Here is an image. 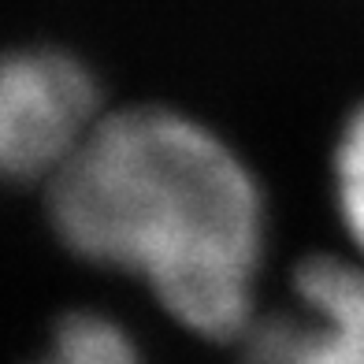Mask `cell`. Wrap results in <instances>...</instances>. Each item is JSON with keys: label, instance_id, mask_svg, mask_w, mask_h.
I'll use <instances>...</instances> for the list:
<instances>
[{"label": "cell", "instance_id": "5b68a950", "mask_svg": "<svg viewBox=\"0 0 364 364\" xmlns=\"http://www.w3.org/2000/svg\"><path fill=\"white\" fill-rule=\"evenodd\" d=\"M331 193L342 230L364 260V105H357L335 138L331 153Z\"/></svg>", "mask_w": 364, "mask_h": 364}, {"label": "cell", "instance_id": "7a4b0ae2", "mask_svg": "<svg viewBox=\"0 0 364 364\" xmlns=\"http://www.w3.org/2000/svg\"><path fill=\"white\" fill-rule=\"evenodd\" d=\"M108 115L101 82L68 48L23 45L0 56V178L48 186Z\"/></svg>", "mask_w": 364, "mask_h": 364}, {"label": "cell", "instance_id": "277c9868", "mask_svg": "<svg viewBox=\"0 0 364 364\" xmlns=\"http://www.w3.org/2000/svg\"><path fill=\"white\" fill-rule=\"evenodd\" d=\"M30 364H145L130 327L105 312H68L48 335L45 350Z\"/></svg>", "mask_w": 364, "mask_h": 364}, {"label": "cell", "instance_id": "6da1fadb", "mask_svg": "<svg viewBox=\"0 0 364 364\" xmlns=\"http://www.w3.org/2000/svg\"><path fill=\"white\" fill-rule=\"evenodd\" d=\"M56 242L127 275L205 342H242L260 316L272 212L257 171L205 119L171 105L108 108L45 186Z\"/></svg>", "mask_w": 364, "mask_h": 364}, {"label": "cell", "instance_id": "3957f363", "mask_svg": "<svg viewBox=\"0 0 364 364\" xmlns=\"http://www.w3.org/2000/svg\"><path fill=\"white\" fill-rule=\"evenodd\" d=\"M242 364H364V260L309 257L238 342Z\"/></svg>", "mask_w": 364, "mask_h": 364}]
</instances>
